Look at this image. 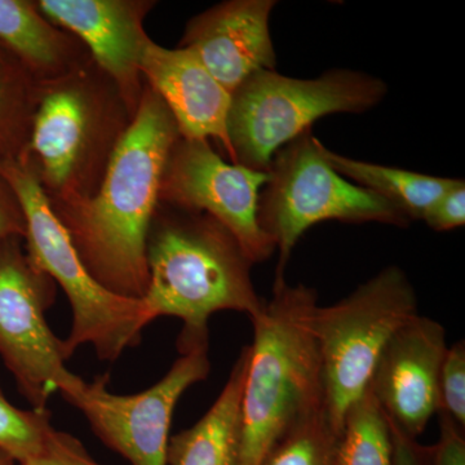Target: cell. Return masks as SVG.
<instances>
[{
    "label": "cell",
    "mask_w": 465,
    "mask_h": 465,
    "mask_svg": "<svg viewBox=\"0 0 465 465\" xmlns=\"http://www.w3.org/2000/svg\"><path fill=\"white\" fill-rule=\"evenodd\" d=\"M26 219L23 207L8 183L0 176V241L25 238Z\"/></svg>",
    "instance_id": "27"
},
{
    "label": "cell",
    "mask_w": 465,
    "mask_h": 465,
    "mask_svg": "<svg viewBox=\"0 0 465 465\" xmlns=\"http://www.w3.org/2000/svg\"><path fill=\"white\" fill-rule=\"evenodd\" d=\"M423 220L436 232H449L465 224V183L457 180L455 185L434 202Z\"/></svg>",
    "instance_id": "25"
},
{
    "label": "cell",
    "mask_w": 465,
    "mask_h": 465,
    "mask_svg": "<svg viewBox=\"0 0 465 465\" xmlns=\"http://www.w3.org/2000/svg\"><path fill=\"white\" fill-rule=\"evenodd\" d=\"M145 84L166 104L180 136L215 140L235 164L228 134L232 94L208 72L194 51L150 42L142 61Z\"/></svg>",
    "instance_id": "15"
},
{
    "label": "cell",
    "mask_w": 465,
    "mask_h": 465,
    "mask_svg": "<svg viewBox=\"0 0 465 465\" xmlns=\"http://www.w3.org/2000/svg\"><path fill=\"white\" fill-rule=\"evenodd\" d=\"M23 465H103L88 454L81 440L51 427L35 457Z\"/></svg>",
    "instance_id": "24"
},
{
    "label": "cell",
    "mask_w": 465,
    "mask_h": 465,
    "mask_svg": "<svg viewBox=\"0 0 465 465\" xmlns=\"http://www.w3.org/2000/svg\"><path fill=\"white\" fill-rule=\"evenodd\" d=\"M51 23L73 34L97 66L114 82L131 114L136 115L145 81L142 73L149 38L143 21L154 0H38Z\"/></svg>",
    "instance_id": "12"
},
{
    "label": "cell",
    "mask_w": 465,
    "mask_h": 465,
    "mask_svg": "<svg viewBox=\"0 0 465 465\" xmlns=\"http://www.w3.org/2000/svg\"><path fill=\"white\" fill-rule=\"evenodd\" d=\"M418 314L414 287L394 265L336 304L314 309L312 326L322 363L324 409L336 434L349 407L366 393L388 342Z\"/></svg>",
    "instance_id": "7"
},
{
    "label": "cell",
    "mask_w": 465,
    "mask_h": 465,
    "mask_svg": "<svg viewBox=\"0 0 465 465\" xmlns=\"http://www.w3.org/2000/svg\"><path fill=\"white\" fill-rule=\"evenodd\" d=\"M273 0H228L193 17L179 47L200 57L213 78L232 94L260 70L277 64L269 32Z\"/></svg>",
    "instance_id": "14"
},
{
    "label": "cell",
    "mask_w": 465,
    "mask_h": 465,
    "mask_svg": "<svg viewBox=\"0 0 465 465\" xmlns=\"http://www.w3.org/2000/svg\"><path fill=\"white\" fill-rule=\"evenodd\" d=\"M335 440L323 407L291 427L269 450L262 465H333Z\"/></svg>",
    "instance_id": "21"
},
{
    "label": "cell",
    "mask_w": 465,
    "mask_h": 465,
    "mask_svg": "<svg viewBox=\"0 0 465 465\" xmlns=\"http://www.w3.org/2000/svg\"><path fill=\"white\" fill-rule=\"evenodd\" d=\"M390 421L367 388L349 407L333 448V465H393Z\"/></svg>",
    "instance_id": "19"
},
{
    "label": "cell",
    "mask_w": 465,
    "mask_h": 465,
    "mask_svg": "<svg viewBox=\"0 0 465 465\" xmlns=\"http://www.w3.org/2000/svg\"><path fill=\"white\" fill-rule=\"evenodd\" d=\"M56 287L27 256L24 238L0 241V358L35 410L47 409L54 393L72 396L84 382L67 370L64 341L45 317Z\"/></svg>",
    "instance_id": "9"
},
{
    "label": "cell",
    "mask_w": 465,
    "mask_h": 465,
    "mask_svg": "<svg viewBox=\"0 0 465 465\" xmlns=\"http://www.w3.org/2000/svg\"><path fill=\"white\" fill-rule=\"evenodd\" d=\"M465 430V344L446 349L439 381V411Z\"/></svg>",
    "instance_id": "23"
},
{
    "label": "cell",
    "mask_w": 465,
    "mask_h": 465,
    "mask_svg": "<svg viewBox=\"0 0 465 465\" xmlns=\"http://www.w3.org/2000/svg\"><path fill=\"white\" fill-rule=\"evenodd\" d=\"M446 332L433 318L415 316L382 351L369 390L391 427L418 440L439 411Z\"/></svg>",
    "instance_id": "13"
},
{
    "label": "cell",
    "mask_w": 465,
    "mask_h": 465,
    "mask_svg": "<svg viewBox=\"0 0 465 465\" xmlns=\"http://www.w3.org/2000/svg\"><path fill=\"white\" fill-rule=\"evenodd\" d=\"M0 176L15 192L26 219L27 256L63 289L72 307V329L64 341L67 360L91 345L97 358L114 362L136 347L150 320L143 299L114 295L90 273L32 171L17 159L0 162Z\"/></svg>",
    "instance_id": "5"
},
{
    "label": "cell",
    "mask_w": 465,
    "mask_h": 465,
    "mask_svg": "<svg viewBox=\"0 0 465 465\" xmlns=\"http://www.w3.org/2000/svg\"><path fill=\"white\" fill-rule=\"evenodd\" d=\"M0 465H17L16 460L0 449Z\"/></svg>",
    "instance_id": "29"
},
{
    "label": "cell",
    "mask_w": 465,
    "mask_h": 465,
    "mask_svg": "<svg viewBox=\"0 0 465 465\" xmlns=\"http://www.w3.org/2000/svg\"><path fill=\"white\" fill-rule=\"evenodd\" d=\"M9 57H11V56H9L7 52H5V50H3L2 47H0V63H3V61L7 60V58H9Z\"/></svg>",
    "instance_id": "30"
},
{
    "label": "cell",
    "mask_w": 465,
    "mask_h": 465,
    "mask_svg": "<svg viewBox=\"0 0 465 465\" xmlns=\"http://www.w3.org/2000/svg\"><path fill=\"white\" fill-rule=\"evenodd\" d=\"M51 427L48 409L23 410L12 405L0 385V449L17 465L25 464L38 454Z\"/></svg>",
    "instance_id": "22"
},
{
    "label": "cell",
    "mask_w": 465,
    "mask_h": 465,
    "mask_svg": "<svg viewBox=\"0 0 465 465\" xmlns=\"http://www.w3.org/2000/svg\"><path fill=\"white\" fill-rule=\"evenodd\" d=\"M249 356L246 345L206 414L193 427L170 437L167 465L240 464L241 394Z\"/></svg>",
    "instance_id": "17"
},
{
    "label": "cell",
    "mask_w": 465,
    "mask_h": 465,
    "mask_svg": "<svg viewBox=\"0 0 465 465\" xmlns=\"http://www.w3.org/2000/svg\"><path fill=\"white\" fill-rule=\"evenodd\" d=\"M321 150L336 173L353 180L361 188L375 193L400 207L410 220H423L434 202L457 183V179L428 176L401 168L356 161L336 154L323 143Z\"/></svg>",
    "instance_id": "18"
},
{
    "label": "cell",
    "mask_w": 465,
    "mask_h": 465,
    "mask_svg": "<svg viewBox=\"0 0 465 465\" xmlns=\"http://www.w3.org/2000/svg\"><path fill=\"white\" fill-rule=\"evenodd\" d=\"M317 291L275 275L273 295L251 318L252 344L241 394L240 464L262 465L291 427L324 407L322 363L312 318Z\"/></svg>",
    "instance_id": "3"
},
{
    "label": "cell",
    "mask_w": 465,
    "mask_h": 465,
    "mask_svg": "<svg viewBox=\"0 0 465 465\" xmlns=\"http://www.w3.org/2000/svg\"><path fill=\"white\" fill-rule=\"evenodd\" d=\"M134 118L114 82L90 58L69 74L36 84L29 140L18 161L50 203L87 200Z\"/></svg>",
    "instance_id": "4"
},
{
    "label": "cell",
    "mask_w": 465,
    "mask_h": 465,
    "mask_svg": "<svg viewBox=\"0 0 465 465\" xmlns=\"http://www.w3.org/2000/svg\"><path fill=\"white\" fill-rule=\"evenodd\" d=\"M381 79L332 69L316 79L260 70L232 94L228 134L235 164L266 173L275 153L335 113H363L387 96Z\"/></svg>",
    "instance_id": "6"
},
{
    "label": "cell",
    "mask_w": 465,
    "mask_h": 465,
    "mask_svg": "<svg viewBox=\"0 0 465 465\" xmlns=\"http://www.w3.org/2000/svg\"><path fill=\"white\" fill-rule=\"evenodd\" d=\"M143 296L150 322L174 317L180 351L208 344V321L222 311L253 318L265 304L251 278L253 262L224 225L206 213L159 203L150 224Z\"/></svg>",
    "instance_id": "2"
},
{
    "label": "cell",
    "mask_w": 465,
    "mask_h": 465,
    "mask_svg": "<svg viewBox=\"0 0 465 465\" xmlns=\"http://www.w3.org/2000/svg\"><path fill=\"white\" fill-rule=\"evenodd\" d=\"M394 443L393 465H428L430 448L419 445L418 440L409 439L391 427Z\"/></svg>",
    "instance_id": "28"
},
{
    "label": "cell",
    "mask_w": 465,
    "mask_h": 465,
    "mask_svg": "<svg viewBox=\"0 0 465 465\" xmlns=\"http://www.w3.org/2000/svg\"><path fill=\"white\" fill-rule=\"evenodd\" d=\"M440 415V437L430 448L428 465H465V437L463 428L448 416Z\"/></svg>",
    "instance_id": "26"
},
{
    "label": "cell",
    "mask_w": 465,
    "mask_h": 465,
    "mask_svg": "<svg viewBox=\"0 0 465 465\" xmlns=\"http://www.w3.org/2000/svg\"><path fill=\"white\" fill-rule=\"evenodd\" d=\"M321 145L311 130L305 131L275 153L266 171L268 182L260 193L258 215L260 226L280 253L275 275H284L300 238L320 223H381L401 228L411 222L381 195L342 179L327 163Z\"/></svg>",
    "instance_id": "8"
},
{
    "label": "cell",
    "mask_w": 465,
    "mask_h": 465,
    "mask_svg": "<svg viewBox=\"0 0 465 465\" xmlns=\"http://www.w3.org/2000/svg\"><path fill=\"white\" fill-rule=\"evenodd\" d=\"M0 47L36 84L69 74L91 58L84 43L51 23L30 0H0Z\"/></svg>",
    "instance_id": "16"
},
{
    "label": "cell",
    "mask_w": 465,
    "mask_h": 465,
    "mask_svg": "<svg viewBox=\"0 0 465 465\" xmlns=\"http://www.w3.org/2000/svg\"><path fill=\"white\" fill-rule=\"evenodd\" d=\"M180 137L166 104L145 84L97 192L87 200L50 203L88 273L114 295L143 299L148 291L146 242L162 174Z\"/></svg>",
    "instance_id": "1"
},
{
    "label": "cell",
    "mask_w": 465,
    "mask_h": 465,
    "mask_svg": "<svg viewBox=\"0 0 465 465\" xmlns=\"http://www.w3.org/2000/svg\"><path fill=\"white\" fill-rule=\"evenodd\" d=\"M211 371L208 344L180 351L167 374L134 394L109 391V375L84 381L64 399L78 409L92 432L131 465H167V448L174 407L189 388Z\"/></svg>",
    "instance_id": "10"
},
{
    "label": "cell",
    "mask_w": 465,
    "mask_h": 465,
    "mask_svg": "<svg viewBox=\"0 0 465 465\" xmlns=\"http://www.w3.org/2000/svg\"><path fill=\"white\" fill-rule=\"evenodd\" d=\"M36 82L17 61L0 63V162L18 159L29 140Z\"/></svg>",
    "instance_id": "20"
},
{
    "label": "cell",
    "mask_w": 465,
    "mask_h": 465,
    "mask_svg": "<svg viewBox=\"0 0 465 465\" xmlns=\"http://www.w3.org/2000/svg\"><path fill=\"white\" fill-rule=\"evenodd\" d=\"M268 173L228 163L206 140L180 137L168 155L159 203L206 213L240 242L253 264L273 255L274 241L259 223V198Z\"/></svg>",
    "instance_id": "11"
}]
</instances>
